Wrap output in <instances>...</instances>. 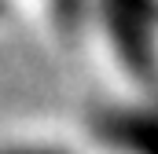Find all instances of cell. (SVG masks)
I'll return each instance as SVG.
<instances>
[{
	"label": "cell",
	"mask_w": 158,
	"mask_h": 154,
	"mask_svg": "<svg viewBox=\"0 0 158 154\" xmlns=\"http://www.w3.org/2000/svg\"><path fill=\"white\" fill-rule=\"evenodd\" d=\"M118 140H125L129 147H136L143 154H158V121H151V117L125 121L118 128Z\"/></svg>",
	"instance_id": "cell-1"
}]
</instances>
